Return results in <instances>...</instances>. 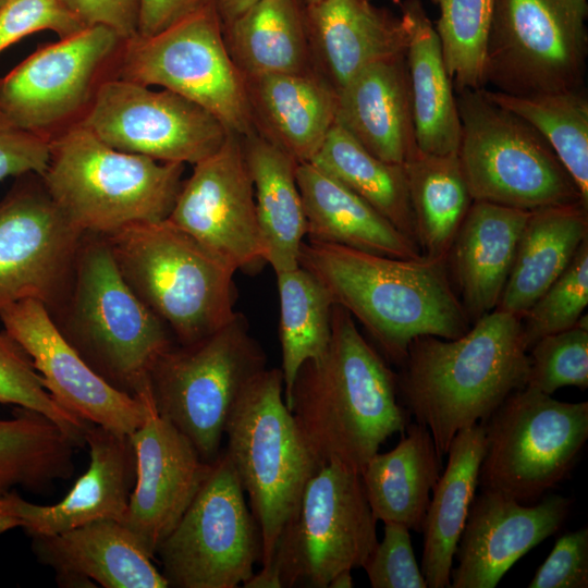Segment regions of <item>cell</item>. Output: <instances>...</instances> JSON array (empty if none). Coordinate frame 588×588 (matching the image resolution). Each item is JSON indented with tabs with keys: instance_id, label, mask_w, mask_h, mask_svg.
I'll list each match as a JSON object with an SVG mask.
<instances>
[{
	"instance_id": "cell-1",
	"label": "cell",
	"mask_w": 588,
	"mask_h": 588,
	"mask_svg": "<svg viewBox=\"0 0 588 588\" xmlns=\"http://www.w3.org/2000/svg\"><path fill=\"white\" fill-rule=\"evenodd\" d=\"M331 328L328 350L303 364L285 404L321 465L360 474L382 443L404 433L408 413L399 403L396 375L338 304Z\"/></svg>"
},
{
	"instance_id": "cell-2",
	"label": "cell",
	"mask_w": 588,
	"mask_h": 588,
	"mask_svg": "<svg viewBox=\"0 0 588 588\" xmlns=\"http://www.w3.org/2000/svg\"><path fill=\"white\" fill-rule=\"evenodd\" d=\"M522 317L494 309L462 336L415 338L396 375L397 393L416 422L430 431L438 454L455 434L486 420L527 384L529 356Z\"/></svg>"
},
{
	"instance_id": "cell-3",
	"label": "cell",
	"mask_w": 588,
	"mask_h": 588,
	"mask_svg": "<svg viewBox=\"0 0 588 588\" xmlns=\"http://www.w3.org/2000/svg\"><path fill=\"white\" fill-rule=\"evenodd\" d=\"M298 262L399 365L415 338L453 340L471 326L446 260L394 258L307 241Z\"/></svg>"
},
{
	"instance_id": "cell-4",
	"label": "cell",
	"mask_w": 588,
	"mask_h": 588,
	"mask_svg": "<svg viewBox=\"0 0 588 588\" xmlns=\"http://www.w3.org/2000/svg\"><path fill=\"white\" fill-rule=\"evenodd\" d=\"M83 360L117 390L138 397L173 341L168 327L132 292L105 236L85 233L68 292L50 313Z\"/></svg>"
},
{
	"instance_id": "cell-5",
	"label": "cell",
	"mask_w": 588,
	"mask_h": 588,
	"mask_svg": "<svg viewBox=\"0 0 588 588\" xmlns=\"http://www.w3.org/2000/svg\"><path fill=\"white\" fill-rule=\"evenodd\" d=\"M49 140V161L40 177L82 233L107 236L169 217L183 183L184 163L114 149L79 123Z\"/></svg>"
},
{
	"instance_id": "cell-6",
	"label": "cell",
	"mask_w": 588,
	"mask_h": 588,
	"mask_svg": "<svg viewBox=\"0 0 588 588\" xmlns=\"http://www.w3.org/2000/svg\"><path fill=\"white\" fill-rule=\"evenodd\" d=\"M105 237L127 286L179 344L201 340L235 316L236 268L167 219Z\"/></svg>"
},
{
	"instance_id": "cell-7",
	"label": "cell",
	"mask_w": 588,
	"mask_h": 588,
	"mask_svg": "<svg viewBox=\"0 0 588 588\" xmlns=\"http://www.w3.org/2000/svg\"><path fill=\"white\" fill-rule=\"evenodd\" d=\"M280 368H266L244 389L224 426L228 454L262 539L261 567L296 514L321 466L284 401Z\"/></svg>"
},
{
	"instance_id": "cell-8",
	"label": "cell",
	"mask_w": 588,
	"mask_h": 588,
	"mask_svg": "<svg viewBox=\"0 0 588 588\" xmlns=\"http://www.w3.org/2000/svg\"><path fill=\"white\" fill-rule=\"evenodd\" d=\"M266 368L262 347L245 317L236 313L206 338L164 351L149 371V392L157 413L194 444L204 461L213 463L237 399Z\"/></svg>"
},
{
	"instance_id": "cell-9",
	"label": "cell",
	"mask_w": 588,
	"mask_h": 588,
	"mask_svg": "<svg viewBox=\"0 0 588 588\" xmlns=\"http://www.w3.org/2000/svg\"><path fill=\"white\" fill-rule=\"evenodd\" d=\"M457 95V157L473 200L525 211L584 205L574 180L529 123L488 99L483 88Z\"/></svg>"
},
{
	"instance_id": "cell-10",
	"label": "cell",
	"mask_w": 588,
	"mask_h": 588,
	"mask_svg": "<svg viewBox=\"0 0 588 588\" xmlns=\"http://www.w3.org/2000/svg\"><path fill=\"white\" fill-rule=\"evenodd\" d=\"M377 519L360 474L335 462L308 480L294 517L281 532L270 565L256 574L268 588H327L340 572L364 566L377 539Z\"/></svg>"
},
{
	"instance_id": "cell-11",
	"label": "cell",
	"mask_w": 588,
	"mask_h": 588,
	"mask_svg": "<svg viewBox=\"0 0 588 588\" xmlns=\"http://www.w3.org/2000/svg\"><path fill=\"white\" fill-rule=\"evenodd\" d=\"M481 424L485 453L478 486L528 504L573 468L588 439V402H562L525 387Z\"/></svg>"
},
{
	"instance_id": "cell-12",
	"label": "cell",
	"mask_w": 588,
	"mask_h": 588,
	"mask_svg": "<svg viewBox=\"0 0 588 588\" xmlns=\"http://www.w3.org/2000/svg\"><path fill=\"white\" fill-rule=\"evenodd\" d=\"M110 77L179 94L242 137L255 132L245 78L211 1L155 35L124 40Z\"/></svg>"
},
{
	"instance_id": "cell-13",
	"label": "cell",
	"mask_w": 588,
	"mask_h": 588,
	"mask_svg": "<svg viewBox=\"0 0 588 588\" xmlns=\"http://www.w3.org/2000/svg\"><path fill=\"white\" fill-rule=\"evenodd\" d=\"M588 4L580 0H495L485 83L532 96L584 86Z\"/></svg>"
},
{
	"instance_id": "cell-14",
	"label": "cell",
	"mask_w": 588,
	"mask_h": 588,
	"mask_svg": "<svg viewBox=\"0 0 588 588\" xmlns=\"http://www.w3.org/2000/svg\"><path fill=\"white\" fill-rule=\"evenodd\" d=\"M174 588H236L262 559L259 526L224 452L156 553Z\"/></svg>"
},
{
	"instance_id": "cell-15",
	"label": "cell",
	"mask_w": 588,
	"mask_h": 588,
	"mask_svg": "<svg viewBox=\"0 0 588 588\" xmlns=\"http://www.w3.org/2000/svg\"><path fill=\"white\" fill-rule=\"evenodd\" d=\"M123 41L111 28L96 25L39 47L0 78V112L47 138L79 123L111 76Z\"/></svg>"
},
{
	"instance_id": "cell-16",
	"label": "cell",
	"mask_w": 588,
	"mask_h": 588,
	"mask_svg": "<svg viewBox=\"0 0 588 588\" xmlns=\"http://www.w3.org/2000/svg\"><path fill=\"white\" fill-rule=\"evenodd\" d=\"M79 124L114 149L184 164L215 152L230 133L179 94L115 77L100 84Z\"/></svg>"
},
{
	"instance_id": "cell-17",
	"label": "cell",
	"mask_w": 588,
	"mask_h": 588,
	"mask_svg": "<svg viewBox=\"0 0 588 588\" xmlns=\"http://www.w3.org/2000/svg\"><path fill=\"white\" fill-rule=\"evenodd\" d=\"M21 177L0 201V308L32 298L51 313L69 290L84 233L39 174Z\"/></svg>"
},
{
	"instance_id": "cell-18",
	"label": "cell",
	"mask_w": 588,
	"mask_h": 588,
	"mask_svg": "<svg viewBox=\"0 0 588 588\" xmlns=\"http://www.w3.org/2000/svg\"><path fill=\"white\" fill-rule=\"evenodd\" d=\"M193 166L167 220L236 270L257 271L267 264L266 247L242 136L230 132L215 152Z\"/></svg>"
},
{
	"instance_id": "cell-19",
	"label": "cell",
	"mask_w": 588,
	"mask_h": 588,
	"mask_svg": "<svg viewBox=\"0 0 588 588\" xmlns=\"http://www.w3.org/2000/svg\"><path fill=\"white\" fill-rule=\"evenodd\" d=\"M0 321L65 409L128 436L143 422L150 392L135 397L98 376L64 339L44 303L28 298L9 304L0 308Z\"/></svg>"
},
{
	"instance_id": "cell-20",
	"label": "cell",
	"mask_w": 588,
	"mask_h": 588,
	"mask_svg": "<svg viewBox=\"0 0 588 588\" xmlns=\"http://www.w3.org/2000/svg\"><path fill=\"white\" fill-rule=\"evenodd\" d=\"M135 482L121 522L137 544L155 559L212 469L194 444L161 417L149 394L146 415L130 434Z\"/></svg>"
},
{
	"instance_id": "cell-21",
	"label": "cell",
	"mask_w": 588,
	"mask_h": 588,
	"mask_svg": "<svg viewBox=\"0 0 588 588\" xmlns=\"http://www.w3.org/2000/svg\"><path fill=\"white\" fill-rule=\"evenodd\" d=\"M571 500L551 494L526 505L492 490L475 494L454 558L451 588H494L527 552L563 526Z\"/></svg>"
},
{
	"instance_id": "cell-22",
	"label": "cell",
	"mask_w": 588,
	"mask_h": 588,
	"mask_svg": "<svg viewBox=\"0 0 588 588\" xmlns=\"http://www.w3.org/2000/svg\"><path fill=\"white\" fill-rule=\"evenodd\" d=\"M89 464L65 497L52 505L3 494L0 534L22 527L28 536L53 535L99 518L123 520L135 482V453L128 434L90 424L85 432Z\"/></svg>"
},
{
	"instance_id": "cell-23",
	"label": "cell",
	"mask_w": 588,
	"mask_h": 588,
	"mask_svg": "<svg viewBox=\"0 0 588 588\" xmlns=\"http://www.w3.org/2000/svg\"><path fill=\"white\" fill-rule=\"evenodd\" d=\"M38 562L53 569L63 587L167 588L127 528L118 519L99 518L53 535H30Z\"/></svg>"
},
{
	"instance_id": "cell-24",
	"label": "cell",
	"mask_w": 588,
	"mask_h": 588,
	"mask_svg": "<svg viewBox=\"0 0 588 588\" xmlns=\"http://www.w3.org/2000/svg\"><path fill=\"white\" fill-rule=\"evenodd\" d=\"M305 20L316 71L335 90L365 66L406 52L403 19L369 0H320L306 5Z\"/></svg>"
},
{
	"instance_id": "cell-25",
	"label": "cell",
	"mask_w": 588,
	"mask_h": 588,
	"mask_svg": "<svg viewBox=\"0 0 588 588\" xmlns=\"http://www.w3.org/2000/svg\"><path fill=\"white\" fill-rule=\"evenodd\" d=\"M335 123L373 156L403 164L418 149L405 53L365 66L340 87Z\"/></svg>"
},
{
	"instance_id": "cell-26",
	"label": "cell",
	"mask_w": 588,
	"mask_h": 588,
	"mask_svg": "<svg viewBox=\"0 0 588 588\" xmlns=\"http://www.w3.org/2000/svg\"><path fill=\"white\" fill-rule=\"evenodd\" d=\"M256 133L310 162L335 123L336 90L318 72L245 76Z\"/></svg>"
},
{
	"instance_id": "cell-27",
	"label": "cell",
	"mask_w": 588,
	"mask_h": 588,
	"mask_svg": "<svg viewBox=\"0 0 588 588\" xmlns=\"http://www.w3.org/2000/svg\"><path fill=\"white\" fill-rule=\"evenodd\" d=\"M529 213L473 200L446 259L471 324L495 309Z\"/></svg>"
},
{
	"instance_id": "cell-28",
	"label": "cell",
	"mask_w": 588,
	"mask_h": 588,
	"mask_svg": "<svg viewBox=\"0 0 588 588\" xmlns=\"http://www.w3.org/2000/svg\"><path fill=\"white\" fill-rule=\"evenodd\" d=\"M296 181L309 242L335 244L394 258L424 257L417 244L342 182L311 162L297 164Z\"/></svg>"
},
{
	"instance_id": "cell-29",
	"label": "cell",
	"mask_w": 588,
	"mask_h": 588,
	"mask_svg": "<svg viewBox=\"0 0 588 588\" xmlns=\"http://www.w3.org/2000/svg\"><path fill=\"white\" fill-rule=\"evenodd\" d=\"M405 52L416 146L431 155L457 154L461 122L433 23L420 0H404Z\"/></svg>"
},
{
	"instance_id": "cell-30",
	"label": "cell",
	"mask_w": 588,
	"mask_h": 588,
	"mask_svg": "<svg viewBox=\"0 0 588 588\" xmlns=\"http://www.w3.org/2000/svg\"><path fill=\"white\" fill-rule=\"evenodd\" d=\"M485 453L481 422L460 430L434 486L424 522L420 569L428 588H450L456 547L478 486Z\"/></svg>"
},
{
	"instance_id": "cell-31",
	"label": "cell",
	"mask_w": 588,
	"mask_h": 588,
	"mask_svg": "<svg viewBox=\"0 0 588 588\" xmlns=\"http://www.w3.org/2000/svg\"><path fill=\"white\" fill-rule=\"evenodd\" d=\"M588 238V208L581 203L530 211L495 307L523 316L565 271Z\"/></svg>"
},
{
	"instance_id": "cell-32",
	"label": "cell",
	"mask_w": 588,
	"mask_h": 588,
	"mask_svg": "<svg viewBox=\"0 0 588 588\" xmlns=\"http://www.w3.org/2000/svg\"><path fill=\"white\" fill-rule=\"evenodd\" d=\"M394 449L377 452L360 473L377 520L404 524L422 532L426 513L442 470L432 436L421 424H408Z\"/></svg>"
},
{
	"instance_id": "cell-33",
	"label": "cell",
	"mask_w": 588,
	"mask_h": 588,
	"mask_svg": "<svg viewBox=\"0 0 588 588\" xmlns=\"http://www.w3.org/2000/svg\"><path fill=\"white\" fill-rule=\"evenodd\" d=\"M254 185L266 260L275 273L299 267L306 217L296 181L297 162L254 132L242 137Z\"/></svg>"
},
{
	"instance_id": "cell-34",
	"label": "cell",
	"mask_w": 588,
	"mask_h": 588,
	"mask_svg": "<svg viewBox=\"0 0 588 588\" xmlns=\"http://www.w3.org/2000/svg\"><path fill=\"white\" fill-rule=\"evenodd\" d=\"M229 53L242 75L317 72L297 0H260L222 25Z\"/></svg>"
},
{
	"instance_id": "cell-35",
	"label": "cell",
	"mask_w": 588,
	"mask_h": 588,
	"mask_svg": "<svg viewBox=\"0 0 588 588\" xmlns=\"http://www.w3.org/2000/svg\"><path fill=\"white\" fill-rule=\"evenodd\" d=\"M417 244L430 260H446L473 203L457 154L418 149L403 163Z\"/></svg>"
},
{
	"instance_id": "cell-36",
	"label": "cell",
	"mask_w": 588,
	"mask_h": 588,
	"mask_svg": "<svg viewBox=\"0 0 588 588\" xmlns=\"http://www.w3.org/2000/svg\"><path fill=\"white\" fill-rule=\"evenodd\" d=\"M76 448L47 416L17 407L13 418L0 419V495L16 487L40 493L69 479Z\"/></svg>"
},
{
	"instance_id": "cell-37",
	"label": "cell",
	"mask_w": 588,
	"mask_h": 588,
	"mask_svg": "<svg viewBox=\"0 0 588 588\" xmlns=\"http://www.w3.org/2000/svg\"><path fill=\"white\" fill-rule=\"evenodd\" d=\"M310 162L342 182L417 244L404 164L373 156L336 123Z\"/></svg>"
},
{
	"instance_id": "cell-38",
	"label": "cell",
	"mask_w": 588,
	"mask_h": 588,
	"mask_svg": "<svg viewBox=\"0 0 588 588\" xmlns=\"http://www.w3.org/2000/svg\"><path fill=\"white\" fill-rule=\"evenodd\" d=\"M275 275L285 401L303 364L320 358L328 350L334 303L326 287L301 266Z\"/></svg>"
},
{
	"instance_id": "cell-39",
	"label": "cell",
	"mask_w": 588,
	"mask_h": 588,
	"mask_svg": "<svg viewBox=\"0 0 588 588\" xmlns=\"http://www.w3.org/2000/svg\"><path fill=\"white\" fill-rule=\"evenodd\" d=\"M483 93L529 123L550 145L588 207V98L583 87L532 96Z\"/></svg>"
},
{
	"instance_id": "cell-40",
	"label": "cell",
	"mask_w": 588,
	"mask_h": 588,
	"mask_svg": "<svg viewBox=\"0 0 588 588\" xmlns=\"http://www.w3.org/2000/svg\"><path fill=\"white\" fill-rule=\"evenodd\" d=\"M433 24L454 91L485 88V64L495 0H431Z\"/></svg>"
},
{
	"instance_id": "cell-41",
	"label": "cell",
	"mask_w": 588,
	"mask_h": 588,
	"mask_svg": "<svg viewBox=\"0 0 588 588\" xmlns=\"http://www.w3.org/2000/svg\"><path fill=\"white\" fill-rule=\"evenodd\" d=\"M0 403L36 411L85 445L90 425L61 406L47 390L44 379L26 352L5 332H0Z\"/></svg>"
},
{
	"instance_id": "cell-42",
	"label": "cell",
	"mask_w": 588,
	"mask_h": 588,
	"mask_svg": "<svg viewBox=\"0 0 588 588\" xmlns=\"http://www.w3.org/2000/svg\"><path fill=\"white\" fill-rule=\"evenodd\" d=\"M588 305V238L565 271L522 316L527 350L541 338L573 328Z\"/></svg>"
},
{
	"instance_id": "cell-43",
	"label": "cell",
	"mask_w": 588,
	"mask_h": 588,
	"mask_svg": "<svg viewBox=\"0 0 588 588\" xmlns=\"http://www.w3.org/2000/svg\"><path fill=\"white\" fill-rule=\"evenodd\" d=\"M528 353L526 387L549 395L563 387L588 388L586 315L573 328L539 339Z\"/></svg>"
},
{
	"instance_id": "cell-44",
	"label": "cell",
	"mask_w": 588,
	"mask_h": 588,
	"mask_svg": "<svg viewBox=\"0 0 588 588\" xmlns=\"http://www.w3.org/2000/svg\"><path fill=\"white\" fill-rule=\"evenodd\" d=\"M384 534L365 562L372 588H428L418 565L409 528L401 523L385 522Z\"/></svg>"
},
{
	"instance_id": "cell-45",
	"label": "cell",
	"mask_w": 588,
	"mask_h": 588,
	"mask_svg": "<svg viewBox=\"0 0 588 588\" xmlns=\"http://www.w3.org/2000/svg\"><path fill=\"white\" fill-rule=\"evenodd\" d=\"M84 28L61 0H3L0 3V52L33 33L51 30L63 39Z\"/></svg>"
},
{
	"instance_id": "cell-46",
	"label": "cell",
	"mask_w": 588,
	"mask_h": 588,
	"mask_svg": "<svg viewBox=\"0 0 588 588\" xmlns=\"http://www.w3.org/2000/svg\"><path fill=\"white\" fill-rule=\"evenodd\" d=\"M529 588L588 587V528L562 535L538 567Z\"/></svg>"
},
{
	"instance_id": "cell-47",
	"label": "cell",
	"mask_w": 588,
	"mask_h": 588,
	"mask_svg": "<svg viewBox=\"0 0 588 588\" xmlns=\"http://www.w3.org/2000/svg\"><path fill=\"white\" fill-rule=\"evenodd\" d=\"M49 156V138L16 126L0 112V181L28 173L41 175Z\"/></svg>"
},
{
	"instance_id": "cell-48",
	"label": "cell",
	"mask_w": 588,
	"mask_h": 588,
	"mask_svg": "<svg viewBox=\"0 0 588 588\" xmlns=\"http://www.w3.org/2000/svg\"><path fill=\"white\" fill-rule=\"evenodd\" d=\"M85 26L102 25L124 40L137 36L138 0H61Z\"/></svg>"
},
{
	"instance_id": "cell-49",
	"label": "cell",
	"mask_w": 588,
	"mask_h": 588,
	"mask_svg": "<svg viewBox=\"0 0 588 588\" xmlns=\"http://www.w3.org/2000/svg\"><path fill=\"white\" fill-rule=\"evenodd\" d=\"M211 0H138L137 35H155L195 13Z\"/></svg>"
},
{
	"instance_id": "cell-50",
	"label": "cell",
	"mask_w": 588,
	"mask_h": 588,
	"mask_svg": "<svg viewBox=\"0 0 588 588\" xmlns=\"http://www.w3.org/2000/svg\"><path fill=\"white\" fill-rule=\"evenodd\" d=\"M260 0H211L222 25L229 24Z\"/></svg>"
},
{
	"instance_id": "cell-51",
	"label": "cell",
	"mask_w": 588,
	"mask_h": 588,
	"mask_svg": "<svg viewBox=\"0 0 588 588\" xmlns=\"http://www.w3.org/2000/svg\"><path fill=\"white\" fill-rule=\"evenodd\" d=\"M350 569H345L336 574L329 583V588H352L354 586L353 577Z\"/></svg>"
},
{
	"instance_id": "cell-52",
	"label": "cell",
	"mask_w": 588,
	"mask_h": 588,
	"mask_svg": "<svg viewBox=\"0 0 588 588\" xmlns=\"http://www.w3.org/2000/svg\"><path fill=\"white\" fill-rule=\"evenodd\" d=\"M320 0H306V5H310V4H314L316 2H318Z\"/></svg>"
},
{
	"instance_id": "cell-53",
	"label": "cell",
	"mask_w": 588,
	"mask_h": 588,
	"mask_svg": "<svg viewBox=\"0 0 588 588\" xmlns=\"http://www.w3.org/2000/svg\"><path fill=\"white\" fill-rule=\"evenodd\" d=\"M3 509V499H2V495H0V512L2 511Z\"/></svg>"
},
{
	"instance_id": "cell-54",
	"label": "cell",
	"mask_w": 588,
	"mask_h": 588,
	"mask_svg": "<svg viewBox=\"0 0 588 588\" xmlns=\"http://www.w3.org/2000/svg\"><path fill=\"white\" fill-rule=\"evenodd\" d=\"M580 1H583L584 3H587V0H580Z\"/></svg>"
},
{
	"instance_id": "cell-55",
	"label": "cell",
	"mask_w": 588,
	"mask_h": 588,
	"mask_svg": "<svg viewBox=\"0 0 588 588\" xmlns=\"http://www.w3.org/2000/svg\"><path fill=\"white\" fill-rule=\"evenodd\" d=\"M3 0H0V3L2 2Z\"/></svg>"
}]
</instances>
